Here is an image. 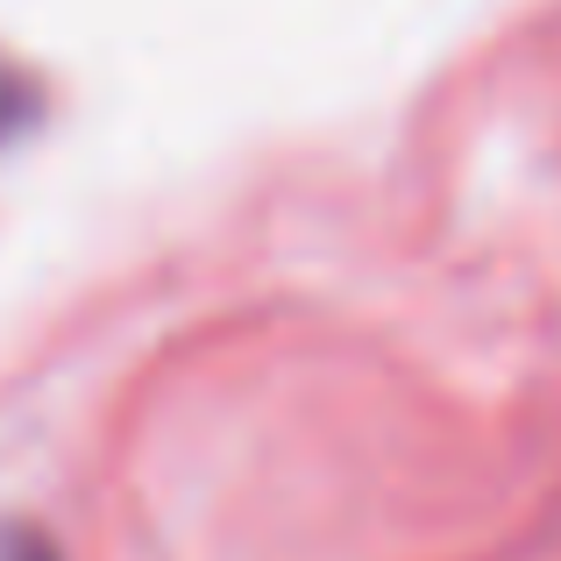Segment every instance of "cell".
<instances>
[{"label":"cell","mask_w":561,"mask_h":561,"mask_svg":"<svg viewBox=\"0 0 561 561\" xmlns=\"http://www.w3.org/2000/svg\"><path fill=\"white\" fill-rule=\"evenodd\" d=\"M36 107H43L36 79H28V71H14L8 57H0V142H8V136H22V128L36 122Z\"/></svg>","instance_id":"1"},{"label":"cell","mask_w":561,"mask_h":561,"mask_svg":"<svg viewBox=\"0 0 561 561\" xmlns=\"http://www.w3.org/2000/svg\"><path fill=\"white\" fill-rule=\"evenodd\" d=\"M0 561H57V548L43 534H28V526H8L0 534Z\"/></svg>","instance_id":"2"}]
</instances>
